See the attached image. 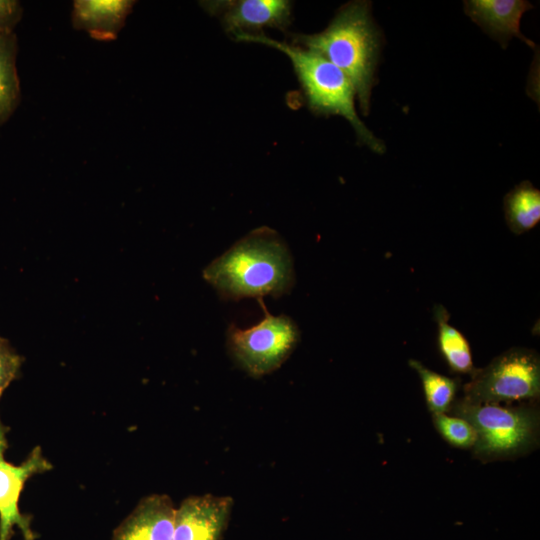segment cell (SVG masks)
<instances>
[{
  "label": "cell",
  "mask_w": 540,
  "mask_h": 540,
  "mask_svg": "<svg viewBox=\"0 0 540 540\" xmlns=\"http://www.w3.org/2000/svg\"><path fill=\"white\" fill-rule=\"evenodd\" d=\"M432 418L438 433L451 446L461 449L474 447L477 433L468 421L447 413L433 414Z\"/></svg>",
  "instance_id": "cell-17"
},
{
  "label": "cell",
  "mask_w": 540,
  "mask_h": 540,
  "mask_svg": "<svg viewBox=\"0 0 540 540\" xmlns=\"http://www.w3.org/2000/svg\"><path fill=\"white\" fill-rule=\"evenodd\" d=\"M200 4L218 17L234 37L262 34L266 27L286 29L291 23L292 5L285 0H219Z\"/></svg>",
  "instance_id": "cell-8"
},
{
  "label": "cell",
  "mask_w": 540,
  "mask_h": 540,
  "mask_svg": "<svg viewBox=\"0 0 540 540\" xmlns=\"http://www.w3.org/2000/svg\"><path fill=\"white\" fill-rule=\"evenodd\" d=\"M135 3L132 0H76L71 13L72 25L96 40H115Z\"/></svg>",
  "instance_id": "cell-12"
},
{
  "label": "cell",
  "mask_w": 540,
  "mask_h": 540,
  "mask_svg": "<svg viewBox=\"0 0 540 540\" xmlns=\"http://www.w3.org/2000/svg\"><path fill=\"white\" fill-rule=\"evenodd\" d=\"M175 511L168 495H148L114 530L112 540H172Z\"/></svg>",
  "instance_id": "cell-10"
},
{
  "label": "cell",
  "mask_w": 540,
  "mask_h": 540,
  "mask_svg": "<svg viewBox=\"0 0 540 540\" xmlns=\"http://www.w3.org/2000/svg\"><path fill=\"white\" fill-rule=\"evenodd\" d=\"M258 302L264 318L247 329L231 324L226 334L230 355L239 367L255 378L280 368L300 339L299 328L289 316L273 315L262 299Z\"/></svg>",
  "instance_id": "cell-6"
},
{
  "label": "cell",
  "mask_w": 540,
  "mask_h": 540,
  "mask_svg": "<svg viewBox=\"0 0 540 540\" xmlns=\"http://www.w3.org/2000/svg\"><path fill=\"white\" fill-rule=\"evenodd\" d=\"M203 278L224 299L280 297L294 285L289 248L272 228L250 231L204 270Z\"/></svg>",
  "instance_id": "cell-1"
},
{
  "label": "cell",
  "mask_w": 540,
  "mask_h": 540,
  "mask_svg": "<svg viewBox=\"0 0 540 540\" xmlns=\"http://www.w3.org/2000/svg\"><path fill=\"white\" fill-rule=\"evenodd\" d=\"M370 8L368 1L349 2L323 31L293 35L296 45L320 54L348 77L363 115L369 113L381 44Z\"/></svg>",
  "instance_id": "cell-2"
},
{
  "label": "cell",
  "mask_w": 540,
  "mask_h": 540,
  "mask_svg": "<svg viewBox=\"0 0 540 540\" xmlns=\"http://www.w3.org/2000/svg\"><path fill=\"white\" fill-rule=\"evenodd\" d=\"M408 364L419 375L425 401L432 415L448 413L455 402L460 380L430 370L415 359H410Z\"/></svg>",
  "instance_id": "cell-16"
},
{
  "label": "cell",
  "mask_w": 540,
  "mask_h": 540,
  "mask_svg": "<svg viewBox=\"0 0 540 540\" xmlns=\"http://www.w3.org/2000/svg\"><path fill=\"white\" fill-rule=\"evenodd\" d=\"M7 431L0 419V540H10L15 527L20 529L24 540H35L31 517L21 512L19 500L25 483L36 474L50 471L53 465L40 446L34 447L20 465L7 461Z\"/></svg>",
  "instance_id": "cell-7"
},
{
  "label": "cell",
  "mask_w": 540,
  "mask_h": 540,
  "mask_svg": "<svg viewBox=\"0 0 540 540\" xmlns=\"http://www.w3.org/2000/svg\"><path fill=\"white\" fill-rule=\"evenodd\" d=\"M236 40L273 47L291 61L309 108L318 115H340L350 122L360 143L382 153L385 146L358 117L355 91L348 77L320 54L296 45L267 37L265 34L238 35Z\"/></svg>",
  "instance_id": "cell-3"
},
{
  "label": "cell",
  "mask_w": 540,
  "mask_h": 540,
  "mask_svg": "<svg viewBox=\"0 0 540 540\" xmlns=\"http://www.w3.org/2000/svg\"><path fill=\"white\" fill-rule=\"evenodd\" d=\"M465 399L476 403H531L540 395V358L532 349L511 348L477 369L464 385Z\"/></svg>",
  "instance_id": "cell-5"
},
{
  "label": "cell",
  "mask_w": 540,
  "mask_h": 540,
  "mask_svg": "<svg viewBox=\"0 0 540 540\" xmlns=\"http://www.w3.org/2000/svg\"><path fill=\"white\" fill-rule=\"evenodd\" d=\"M23 361L9 341L0 336V398L10 383L19 377Z\"/></svg>",
  "instance_id": "cell-18"
},
{
  "label": "cell",
  "mask_w": 540,
  "mask_h": 540,
  "mask_svg": "<svg viewBox=\"0 0 540 540\" xmlns=\"http://www.w3.org/2000/svg\"><path fill=\"white\" fill-rule=\"evenodd\" d=\"M449 414L468 421L477 433L473 453L482 461L506 459L527 453L538 442L539 411L530 403H476L455 401Z\"/></svg>",
  "instance_id": "cell-4"
},
{
  "label": "cell",
  "mask_w": 540,
  "mask_h": 540,
  "mask_svg": "<svg viewBox=\"0 0 540 540\" xmlns=\"http://www.w3.org/2000/svg\"><path fill=\"white\" fill-rule=\"evenodd\" d=\"M22 17V6L16 0H0V30L14 31Z\"/></svg>",
  "instance_id": "cell-19"
},
{
  "label": "cell",
  "mask_w": 540,
  "mask_h": 540,
  "mask_svg": "<svg viewBox=\"0 0 540 540\" xmlns=\"http://www.w3.org/2000/svg\"><path fill=\"white\" fill-rule=\"evenodd\" d=\"M433 317L437 324L438 349L448 367L454 373L471 376L476 368L467 338L450 324V314L442 304L433 307Z\"/></svg>",
  "instance_id": "cell-13"
},
{
  "label": "cell",
  "mask_w": 540,
  "mask_h": 540,
  "mask_svg": "<svg viewBox=\"0 0 540 540\" xmlns=\"http://www.w3.org/2000/svg\"><path fill=\"white\" fill-rule=\"evenodd\" d=\"M523 0H469L464 2L465 13L487 34L505 47L512 37H517L530 47L534 43L520 31L522 15L532 9Z\"/></svg>",
  "instance_id": "cell-11"
},
{
  "label": "cell",
  "mask_w": 540,
  "mask_h": 540,
  "mask_svg": "<svg viewBox=\"0 0 540 540\" xmlns=\"http://www.w3.org/2000/svg\"><path fill=\"white\" fill-rule=\"evenodd\" d=\"M16 56V34L14 31L0 30V125L12 116L20 103Z\"/></svg>",
  "instance_id": "cell-14"
},
{
  "label": "cell",
  "mask_w": 540,
  "mask_h": 540,
  "mask_svg": "<svg viewBox=\"0 0 540 540\" xmlns=\"http://www.w3.org/2000/svg\"><path fill=\"white\" fill-rule=\"evenodd\" d=\"M504 215L509 229L523 234L540 221V191L529 181L512 188L504 197Z\"/></svg>",
  "instance_id": "cell-15"
},
{
  "label": "cell",
  "mask_w": 540,
  "mask_h": 540,
  "mask_svg": "<svg viewBox=\"0 0 540 540\" xmlns=\"http://www.w3.org/2000/svg\"><path fill=\"white\" fill-rule=\"evenodd\" d=\"M233 505V498L227 495L185 498L175 511L172 540H221Z\"/></svg>",
  "instance_id": "cell-9"
}]
</instances>
